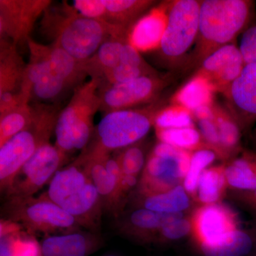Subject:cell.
<instances>
[{
    "label": "cell",
    "instance_id": "cell-1",
    "mask_svg": "<svg viewBox=\"0 0 256 256\" xmlns=\"http://www.w3.org/2000/svg\"><path fill=\"white\" fill-rule=\"evenodd\" d=\"M50 6L42 18V32L53 40V43L80 62L92 58L109 37L131 31L105 22L84 18L67 2H64L63 6L57 10Z\"/></svg>",
    "mask_w": 256,
    "mask_h": 256
},
{
    "label": "cell",
    "instance_id": "cell-2",
    "mask_svg": "<svg viewBox=\"0 0 256 256\" xmlns=\"http://www.w3.org/2000/svg\"><path fill=\"white\" fill-rule=\"evenodd\" d=\"M252 0H203L191 60L197 66L220 47L234 43L256 14Z\"/></svg>",
    "mask_w": 256,
    "mask_h": 256
},
{
    "label": "cell",
    "instance_id": "cell-3",
    "mask_svg": "<svg viewBox=\"0 0 256 256\" xmlns=\"http://www.w3.org/2000/svg\"><path fill=\"white\" fill-rule=\"evenodd\" d=\"M44 194L73 216L80 227L100 233L104 204L88 173L78 160L58 170Z\"/></svg>",
    "mask_w": 256,
    "mask_h": 256
},
{
    "label": "cell",
    "instance_id": "cell-4",
    "mask_svg": "<svg viewBox=\"0 0 256 256\" xmlns=\"http://www.w3.org/2000/svg\"><path fill=\"white\" fill-rule=\"evenodd\" d=\"M166 108L163 100L146 107L107 112L95 129L90 146L84 152L105 156L143 140L154 127L158 114Z\"/></svg>",
    "mask_w": 256,
    "mask_h": 256
},
{
    "label": "cell",
    "instance_id": "cell-5",
    "mask_svg": "<svg viewBox=\"0 0 256 256\" xmlns=\"http://www.w3.org/2000/svg\"><path fill=\"white\" fill-rule=\"evenodd\" d=\"M101 82L94 77L76 88L68 104L58 114L55 144L66 154L85 149L92 140L94 116L101 107Z\"/></svg>",
    "mask_w": 256,
    "mask_h": 256
},
{
    "label": "cell",
    "instance_id": "cell-6",
    "mask_svg": "<svg viewBox=\"0 0 256 256\" xmlns=\"http://www.w3.org/2000/svg\"><path fill=\"white\" fill-rule=\"evenodd\" d=\"M34 118L26 129L0 146V188L8 191L15 176L37 150L47 142L55 130L58 114L53 106H35Z\"/></svg>",
    "mask_w": 256,
    "mask_h": 256
},
{
    "label": "cell",
    "instance_id": "cell-7",
    "mask_svg": "<svg viewBox=\"0 0 256 256\" xmlns=\"http://www.w3.org/2000/svg\"><path fill=\"white\" fill-rule=\"evenodd\" d=\"M6 220L23 226L31 235L65 234L80 230L82 227L62 207L42 194L38 197L6 198L2 207Z\"/></svg>",
    "mask_w": 256,
    "mask_h": 256
},
{
    "label": "cell",
    "instance_id": "cell-8",
    "mask_svg": "<svg viewBox=\"0 0 256 256\" xmlns=\"http://www.w3.org/2000/svg\"><path fill=\"white\" fill-rule=\"evenodd\" d=\"M201 3L200 0H178L170 5L158 48L161 62L168 68L180 65L196 43Z\"/></svg>",
    "mask_w": 256,
    "mask_h": 256
},
{
    "label": "cell",
    "instance_id": "cell-9",
    "mask_svg": "<svg viewBox=\"0 0 256 256\" xmlns=\"http://www.w3.org/2000/svg\"><path fill=\"white\" fill-rule=\"evenodd\" d=\"M193 152L158 142L150 153L137 188L140 195L162 193L182 184Z\"/></svg>",
    "mask_w": 256,
    "mask_h": 256
},
{
    "label": "cell",
    "instance_id": "cell-10",
    "mask_svg": "<svg viewBox=\"0 0 256 256\" xmlns=\"http://www.w3.org/2000/svg\"><path fill=\"white\" fill-rule=\"evenodd\" d=\"M66 154L56 144H42L15 176L6 198L34 196L50 183L65 162Z\"/></svg>",
    "mask_w": 256,
    "mask_h": 256
},
{
    "label": "cell",
    "instance_id": "cell-11",
    "mask_svg": "<svg viewBox=\"0 0 256 256\" xmlns=\"http://www.w3.org/2000/svg\"><path fill=\"white\" fill-rule=\"evenodd\" d=\"M171 75L144 76L122 82L107 85L100 90V110L111 111L134 108L138 106L151 104L158 100L160 94L170 85Z\"/></svg>",
    "mask_w": 256,
    "mask_h": 256
},
{
    "label": "cell",
    "instance_id": "cell-12",
    "mask_svg": "<svg viewBox=\"0 0 256 256\" xmlns=\"http://www.w3.org/2000/svg\"><path fill=\"white\" fill-rule=\"evenodd\" d=\"M28 44L30 58L26 64L21 94L30 101L32 98L43 102L54 101L70 88L54 72L41 44L30 37Z\"/></svg>",
    "mask_w": 256,
    "mask_h": 256
},
{
    "label": "cell",
    "instance_id": "cell-13",
    "mask_svg": "<svg viewBox=\"0 0 256 256\" xmlns=\"http://www.w3.org/2000/svg\"><path fill=\"white\" fill-rule=\"evenodd\" d=\"M52 4L50 0H0L1 38H10L15 46L28 43L37 20Z\"/></svg>",
    "mask_w": 256,
    "mask_h": 256
},
{
    "label": "cell",
    "instance_id": "cell-14",
    "mask_svg": "<svg viewBox=\"0 0 256 256\" xmlns=\"http://www.w3.org/2000/svg\"><path fill=\"white\" fill-rule=\"evenodd\" d=\"M192 234L200 247L218 244L229 234L239 228L238 218L224 204L202 205L191 217Z\"/></svg>",
    "mask_w": 256,
    "mask_h": 256
},
{
    "label": "cell",
    "instance_id": "cell-15",
    "mask_svg": "<svg viewBox=\"0 0 256 256\" xmlns=\"http://www.w3.org/2000/svg\"><path fill=\"white\" fill-rule=\"evenodd\" d=\"M245 65L239 47L229 44L208 56L198 66L194 77L204 80L212 90L224 94Z\"/></svg>",
    "mask_w": 256,
    "mask_h": 256
},
{
    "label": "cell",
    "instance_id": "cell-16",
    "mask_svg": "<svg viewBox=\"0 0 256 256\" xmlns=\"http://www.w3.org/2000/svg\"><path fill=\"white\" fill-rule=\"evenodd\" d=\"M224 95L242 134H250L256 124V63L246 64Z\"/></svg>",
    "mask_w": 256,
    "mask_h": 256
},
{
    "label": "cell",
    "instance_id": "cell-17",
    "mask_svg": "<svg viewBox=\"0 0 256 256\" xmlns=\"http://www.w3.org/2000/svg\"><path fill=\"white\" fill-rule=\"evenodd\" d=\"M184 216L182 213L166 214L146 208H133L116 217V228L120 235L140 244L156 242L163 226Z\"/></svg>",
    "mask_w": 256,
    "mask_h": 256
},
{
    "label": "cell",
    "instance_id": "cell-18",
    "mask_svg": "<svg viewBox=\"0 0 256 256\" xmlns=\"http://www.w3.org/2000/svg\"><path fill=\"white\" fill-rule=\"evenodd\" d=\"M106 156L107 154L95 156L82 152L76 160L82 163L92 178L102 200L104 212L111 214L116 218L124 212L126 202L121 196L119 180L106 170L104 164Z\"/></svg>",
    "mask_w": 256,
    "mask_h": 256
},
{
    "label": "cell",
    "instance_id": "cell-19",
    "mask_svg": "<svg viewBox=\"0 0 256 256\" xmlns=\"http://www.w3.org/2000/svg\"><path fill=\"white\" fill-rule=\"evenodd\" d=\"M105 240L100 233L82 230L50 236L40 244V256H89L100 250Z\"/></svg>",
    "mask_w": 256,
    "mask_h": 256
},
{
    "label": "cell",
    "instance_id": "cell-20",
    "mask_svg": "<svg viewBox=\"0 0 256 256\" xmlns=\"http://www.w3.org/2000/svg\"><path fill=\"white\" fill-rule=\"evenodd\" d=\"M214 118L220 136V159L230 160L244 150L242 146V132L236 120L226 106L212 102Z\"/></svg>",
    "mask_w": 256,
    "mask_h": 256
},
{
    "label": "cell",
    "instance_id": "cell-21",
    "mask_svg": "<svg viewBox=\"0 0 256 256\" xmlns=\"http://www.w3.org/2000/svg\"><path fill=\"white\" fill-rule=\"evenodd\" d=\"M183 184L168 191L153 194L140 195L133 193L134 208H146L161 213H182L191 206V198Z\"/></svg>",
    "mask_w": 256,
    "mask_h": 256
},
{
    "label": "cell",
    "instance_id": "cell-22",
    "mask_svg": "<svg viewBox=\"0 0 256 256\" xmlns=\"http://www.w3.org/2000/svg\"><path fill=\"white\" fill-rule=\"evenodd\" d=\"M26 67L16 46L1 38L0 95L6 92L21 94Z\"/></svg>",
    "mask_w": 256,
    "mask_h": 256
},
{
    "label": "cell",
    "instance_id": "cell-23",
    "mask_svg": "<svg viewBox=\"0 0 256 256\" xmlns=\"http://www.w3.org/2000/svg\"><path fill=\"white\" fill-rule=\"evenodd\" d=\"M130 31L109 37L99 47L94 56L84 62L86 69L92 78L102 80L106 73L116 68L120 63L122 48L129 41ZM102 82V80H101Z\"/></svg>",
    "mask_w": 256,
    "mask_h": 256
},
{
    "label": "cell",
    "instance_id": "cell-24",
    "mask_svg": "<svg viewBox=\"0 0 256 256\" xmlns=\"http://www.w3.org/2000/svg\"><path fill=\"white\" fill-rule=\"evenodd\" d=\"M228 188L235 192L256 190V152L244 149L225 164Z\"/></svg>",
    "mask_w": 256,
    "mask_h": 256
},
{
    "label": "cell",
    "instance_id": "cell-25",
    "mask_svg": "<svg viewBox=\"0 0 256 256\" xmlns=\"http://www.w3.org/2000/svg\"><path fill=\"white\" fill-rule=\"evenodd\" d=\"M42 50L50 66L69 87H78L88 75L84 62L76 60L62 47L52 42L50 45L42 44Z\"/></svg>",
    "mask_w": 256,
    "mask_h": 256
},
{
    "label": "cell",
    "instance_id": "cell-26",
    "mask_svg": "<svg viewBox=\"0 0 256 256\" xmlns=\"http://www.w3.org/2000/svg\"><path fill=\"white\" fill-rule=\"evenodd\" d=\"M106 22L132 30L156 1L152 0H104Z\"/></svg>",
    "mask_w": 256,
    "mask_h": 256
},
{
    "label": "cell",
    "instance_id": "cell-27",
    "mask_svg": "<svg viewBox=\"0 0 256 256\" xmlns=\"http://www.w3.org/2000/svg\"><path fill=\"white\" fill-rule=\"evenodd\" d=\"M204 256H255L256 226L237 229L216 245L200 247Z\"/></svg>",
    "mask_w": 256,
    "mask_h": 256
},
{
    "label": "cell",
    "instance_id": "cell-28",
    "mask_svg": "<svg viewBox=\"0 0 256 256\" xmlns=\"http://www.w3.org/2000/svg\"><path fill=\"white\" fill-rule=\"evenodd\" d=\"M163 20L158 11L143 16L131 30L130 43L139 50L158 48L166 25Z\"/></svg>",
    "mask_w": 256,
    "mask_h": 256
},
{
    "label": "cell",
    "instance_id": "cell-29",
    "mask_svg": "<svg viewBox=\"0 0 256 256\" xmlns=\"http://www.w3.org/2000/svg\"><path fill=\"white\" fill-rule=\"evenodd\" d=\"M228 188L225 174V164L210 166L202 173L196 196L202 205L220 203Z\"/></svg>",
    "mask_w": 256,
    "mask_h": 256
},
{
    "label": "cell",
    "instance_id": "cell-30",
    "mask_svg": "<svg viewBox=\"0 0 256 256\" xmlns=\"http://www.w3.org/2000/svg\"><path fill=\"white\" fill-rule=\"evenodd\" d=\"M33 118V106L30 104H24L0 114V146L28 128Z\"/></svg>",
    "mask_w": 256,
    "mask_h": 256
},
{
    "label": "cell",
    "instance_id": "cell-31",
    "mask_svg": "<svg viewBox=\"0 0 256 256\" xmlns=\"http://www.w3.org/2000/svg\"><path fill=\"white\" fill-rule=\"evenodd\" d=\"M156 136L160 142L180 149L194 152L207 148L198 130L192 127L156 130Z\"/></svg>",
    "mask_w": 256,
    "mask_h": 256
},
{
    "label": "cell",
    "instance_id": "cell-32",
    "mask_svg": "<svg viewBox=\"0 0 256 256\" xmlns=\"http://www.w3.org/2000/svg\"><path fill=\"white\" fill-rule=\"evenodd\" d=\"M216 158L214 152L208 148H203L193 152L190 168L182 184L184 188L190 196L196 195L198 182L202 173L212 164Z\"/></svg>",
    "mask_w": 256,
    "mask_h": 256
},
{
    "label": "cell",
    "instance_id": "cell-33",
    "mask_svg": "<svg viewBox=\"0 0 256 256\" xmlns=\"http://www.w3.org/2000/svg\"><path fill=\"white\" fill-rule=\"evenodd\" d=\"M142 141L114 152L119 160L122 175L140 178L148 158L146 156V146Z\"/></svg>",
    "mask_w": 256,
    "mask_h": 256
},
{
    "label": "cell",
    "instance_id": "cell-34",
    "mask_svg": "<svg viewBox=\"0 0 256 256\" xmlns=\"http://www.w3.org/2000/svg\"><path fill=\"white\" fill-rule=\"evenodd\" d=\"M156 74H158V72L152 66L138 67L119 64L116 68L106 73L101 80L102 82L104 80H106L108 82V85H114V84L130 82L144 76L156 75Z\"/></svg>",
    "mask_w": 256,
    "mask_h": 256
},
{
    "label": "cell",
    "instance_id": "cell-35",
    "mask_svg": "<svg viewBox=\"0 0 256 256\" xmlns=\"http://www.w3.org/2000/svg\"><path fill=\"white\" fill-rule=\"evenodd\" d=\"M192 118L188 110L174 112V109L166 107L156 116L154 127L156 130L192 127Z\"/></svg>",
    "mask_w": 256,
    "mask_h": 256
},
{
    "label": "cell",
    "instance_id": "cell-36",
    "mask_svg": "<svg viewBox=\"0 0 256 256\" xmlns=\"http://www.w3.org/2000/svg\"><path fill=\"white\" fill-rule=\"evenodd\" d=\"M191 233V220L183 216L163 226L158 234L156 242L164 244L175 242Z\"/></svg>",
    "mask_w": 256,
    "mask_h": 256
},
{
    "label": "cell",
    "instance_id": "cell-37",
    "mask_svg": "<svg viewBox=\"0 0 256 256\" xmlns=\"http://www.w3.org/2000/svg\"><path fill=\"white\" fill-rule=\"evenodd\" d=\"M198 132L208 149L212 150L220 158V144L218 129L214 118L196 120Z\"/></svg>",
    "mask_w": 256,
    "mask_h": 256
},
{
    "label": "cell",
    "instance_id": "cell-38",
    "mask_svg": "<svg viewBox=\"0 0 256 256\" xmlns=\"http://www.w3.org/2000/svg\"><path fill=\"white\" fill-rule=\"evenodd\" d=\"M72 6L84 18L105 22L106 10L104 0H74Z\"/></svg>",
    "mask_w": 256,
    "mask_h": 256
},
{
    "label": "cell",
    "instance_id": "cell-39",
    "mask_svg": "<svg viewBox=\"0 0 256 256\" xmlns=\"http://www.w3.org/2000/svg\"><path fill=\"white\" fill-rule=\"evenodd\" d=\"M238 47L246 64L256 63V14L242 34Z\"/></svg>",
    "mask_w": 256,
    "mask_h": 256
},
{
    "label": "cell",
    "instance_id": "cell-40",
    "mask_svg": "<svg viewBox=\"0 0 256 256\" xmlns=\"http://www.w3.org/2000/svg\"><path fill=\"white\" fill-rule=\"evenodd\" d=\"M233 196L256 220V190L248 192L233 191Z\"/></svg>",
    "mask_w": 256,
    "mask_h": 256
},
{
    "label": "cell",
    "instance_id": "cell-41",
    "mask_svg": "<svg viewBox=\"0 0 256 256\" xmlns=\"http://www.w3.org/2000/svg\"><path fill=\"white\" fill-rule=\"evenodd\" d=\"M250 144H252V150L256 152V124L250 133Z\"/></svg>",
    "mask_w": 256,
    "mask_h": 256
},
{
    "label": "cell",
    "instance_id": "cell-42",
    "mask_svg": "<svg viewBox=\"0 0 256 256\" xmlns=\"http://www.w3.org/2000/svg\"><path fill=\"white\" fill-rule=\"evenodd\" d=\"M118 256L114 255V254H109V255H106V256Z\"/></svg>",
    "mask_w": 256,
    "mask_h": 256
},
{
    "label": "cell",
    "instance_id": "cell-43",
    "mask_svg": "<svg viewBox=\"0 0 256 256\" xmlns=\"http://www.w3.org/2000/svg\"></svg>",
    "mask_w": 256,
    "mask_h": 256
}]
</instances>
